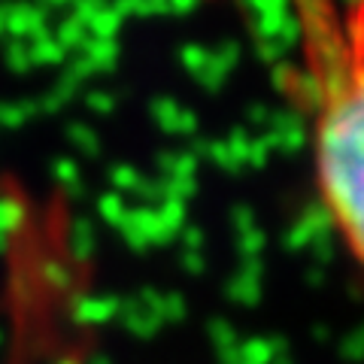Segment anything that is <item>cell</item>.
<instances>
[{"mask_svg": "<svg viewBox=\"0 0 364 364\" xmlns=\"http://www.w3.org/2000/svg\"><path fill=\"white\" fill-rule=\"evenodd\" d=\"M294 91L322 213L364 273V0L294 16Z\"/></svg>", "mask_w": 364, "mask_h": 364, "instance_id": "cell-1", "label": "cell"}, {"mask_svg": "<svg viewBox=\"0 0 364 364\" xmlns=\"http://www.w3.org/2000/svg\"><path fill=\"white\" fill-rule=\"evenodd\" d=\"M294 16L298 13H306V9H318V6H331V4H340V0H289Z\"/></svg>", "mask_w": 364, "mask_h": 364, "instance_id": "cell-2", "label": "cell"}]
</instances>
